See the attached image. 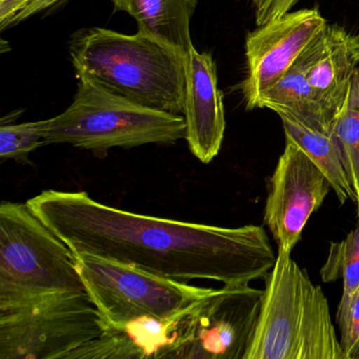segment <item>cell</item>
<instances>
[{"label":"cell","instance_id":"obj_1","mask_svg":"<svg viewBox=\"0 0 359 359\" xmlns=\"http://www.w3.org/2000/svg\"><path fill=\"white\" fill-rule=\"evenodd\" d=\"M74 255L129 264L187 283L224 285L264 278L276 262L264 226L192 224L104 205L85 191L46 190L27 201Z\"/></svg>","mask_w":359,"mask_h":359},{"label":"cell","instance_id":"obj_2","mask_svg":"<svg viewBox=\"0 0 359 359\" xmlns=\"http://www.w3.org/2000/svg\"><path fill=\"white\" fill-rule=\"evenodd\" d=\"M69 53L86 76L136 104L184 114V56L137 31L128 35L93 27L73 33Z\"/></svg>","mask_w":359,"mask_h":359},{"label":"cell","instance_id":"obj_3","mask_svg":"<svg viewBox=\"0 0 359 359\" xmlns=\"http://www.w3.org/2000/svg\"><path fill=\"white\" fill-rule=\"evenodd\" d=\"M245 359H346L329 302L291 253L277 250Z\"/></svg>","mask_w":359,"mask_h":359},{"label":"cell","instance_id":"obj_4","mask_svg":"<svg viewBox=\"0 0 359 359\" xmlns=\"http://www.w3.org/2000/svg\"><path fill=\"white\" fill-rule=\"evenodd\" d=\"M77 79L70 107L45 119L46 144H68L102 155L113 148L175 144L186 138L182 115L136 104L88 77Z\"/></svg>","mask_w":359,"mask_h":359},{"label":"cell","instance_id":"obj_5","mask_svg":"<svg viewBox=\"0 0 359 359\" xmlns=\"http://www.w3.org/2000/svg\"><path fill=\"white\" fill-rule=\"evenodd\" d=\"M86 291L72 250L26 203L0 205V310Z\"/></svg>","mask_w":359,"mask_h":359},{"label":"cell","instance_id":"obj_6","mask_svg":"<svg viewBox=\"0 0 359 359\" xmlns=\"http://www.w3.org/2000/svg\"><path fill=\"white\" fill-rule=\"evenodd\" d=\"M104 327L87 291L39 298L0 310V359H68Z\"/></svg>","mask_w":359,"mask_h":359},{"label":"cell","instance_id":"obj_7","mask_svg":"<svg viewBox=\"0 0 359 359\" xmlns=\"http://www.w3.org/2000/svg\"><path fill=\"white\" fill-rule=\"evenodd\" d=\"M75 262L86 291L106 325H121L147 316L168 318L209 291L88 254L75 255Z\"/></svg>","mask_w":359,"mask_h":359},{"label":"cell","instance_id":"obj_8","mask_svg":"<svg viewBox=\"0 0 359 359\" xmlns=\"http://www.w3.org/2000/svg\"><path fill=\"white\" fill-rule=\"evenodd\" d=\"M262 290L249 285L210 289L193 304L189 340L180 358L245 359L257 325Z\"/></svg>","mask_w":359,"mask_h":359},{"label":"cell","instance_id":"obj_9","mask_svg":"<svg viewBox=\"0 0 359 359\" xmlns=\"http://www.w3.org/2000/svg\"><path fill=\"white\" fill-rule=\"evenodd\" d=\"M332 187L315 161L290 140L270 180L264 222L279 250L292 253Z\"/></svg>","mask_w":359,"mask_h":359},{"label":"cell","instance_id":"obj_10","mask_svg":"<svg viewBox=\"0 0 359 359\" xmlns=\"http://www.w3.org/2000/svg\"><path fill=\"white\" fill-rule=\"evenodd\" d=\"M325 26L318 10L302 9L287 12L248 34V73L241 83L248 110L255 109L260 94L293 66Z\"/></svg>","mask_w":359,"mask_h":359},{"label":"cell","instance_id":"obj_11","mask_svg":"<svg viewBox=\"0 0 359 359\" xmlns=\"http://www.w3.org/2000/svg\"><path fill=\"white\" fill-rule=\"evenodd\" d=\"M193 304L168 318L147 316L121 325H106L100 337L68 359L178 358L189 340Z\"/></svg>","mask_w":359,"mask_h":359},{"label":"cell","instance_id":"obj_12","mask_svg":"<svg viewBox=\"0 0 359 359\" xmlns=\"http://www.w3.org/2000/svg\"><path fill=\"white\" fill-rule=\"evenodd\" d=\"M182 116L191 152L201 163H211L222 149L226 131L224 100L213 56L194 46L184 56Z\"/></svg>","mask_w":359,"mask_h":359},{"label":"cell","instance_id":"obj_13","mask_svg":"<svg viewBox=\"0 0 359 359\" xmlns=\"http://www.w3.org/2000/svg\"><path fill=\"white\" fill-rule=\"evenodd\" d=\"M297 60L319 104L335 119L359 70V34L327 24Z\"/></svg>","mask_w":359,"mask_h":359},{"label":"cell","instance_id":"obj_14","mask_svg":"<svg viewBox=\"0 0 359 359\" xmlns=\"http://www.w3.org/2000/svg\"><path fill=\"white\" fill-rule=\"evenodd\" d=\"M285 140L299 146L325 173L341 205L350 199L356 203L341 150L333 131L334 123L294 112H279Z\"/></svg>","mask_w":359,"mask_h":359},{"label":"cell","instance_id":"obj_15","mask_svg":"<svg viewBox=\"0 0 359 359\" xmlns=\"http://www.w3.org/2000/svg\"><path fill=\"white\" fill-rule=\"evenodd\" d=\"M116 11L129 14L138 31L186 55L193 43L190 22L198 0H112Z\"/></svg>","mask_w":359,"mask_h":359},{"label":"cell","instance_id":"obj_16","mask_svg":"<svg viewBox=\"0 0 359 359\" xmlns=\"http://www.w3.org/2000/svg\"><path fill=\"white\" fill-rule=\"evenodd\" d=\"M257 108L269 109L277 114L287 111L318 117L330 123L335 121L319 104L306 69L298 60L276 83L260 94L255 104Z\"/></svg>","mask_w":359,"mask_h":359},{"label":"cell","instance_id":"obj_17","mask_svg":"<svg viewBox=\"0 0 359 359\" xmlns=\"http://www.w3.org/2000/svg\"><path fill=\"white\" fill-rule=\"evenodd\" d=\"M321 280L329 283L341 278L342 295L338 304L336 319L350 308L359 292V216L354 230L346 238L330 243L327 260L320 270Z\"/></svg>","mask_w":359,"mask_h":359},{"label":"cell","instance_id":"obj_18","mask_svg":"<svg viewBox=\"0 0 359 359\" xmlns=\"http://www.w3.org/2000/svg\"><path fill=\"white\" fill-rule=\"evenodd\" d=\"M334 134L341 150L351 186L359 205V70L353 77L344 104L336 115Z\"/></svg>","mask_w":359,"mask_h":359},{"label":"cell","instance_id":"obj_19","mask_svg":"<svg viewBox=\"0 0 359 359\" xmlns=\"http://www.w3.org/2000/svg\"><path fill=\"white\" fill-rule=\"evenodd\" d=\"M45 121L30 123H1L0 126V159H13L16 163H28L29 154L39 147L43 140Z\"/></svg>","mask_w":359,"mask_h":359},{"label":"cell","instance_id":"obj_20","mask_svg":"<svg viewBox=\"0 0 359 359\" xmlns=\"http://www.w3.org/2000/svg\"><path fill=\"white\" fill-rule=\"evenodd\" d=\"M340 331V344L346 359H359V292L350 308L336 319Z\"/></svg>","mask_w":359,"mask_h":359},{"label":"cell","instance_id":"obj_21","mask_svg":"<svg viewBox=\"0 0 359 359\" xmlns=\"http://www.w3.org/2000/svg\"><path fill=\"white\" fill-rule=\"evenodd\" d=\"M299 0H266L256 9V25L262 26L269 20H275L291 11Z\"/></svg>","mask_w":359,"mask_h":359},{"label":"cell","instance_id":"obj_22","mask_svg":"<svg viewBox=\"0 0 359 359\" xmlns=\"http://www.w3.org/2000/svg\"><path fill=\"white\" fill-rule=\"evenodd\" d=\"M66 0H30L24 8L20 10L13 18L8 22L7 28L15 26V25L20 24L25 22L28 18H32L33 15L41 13V12L47 11V10L52 9L56 6L60 5Z\"/></svg>","mask_w":359,"mask_h":359},{"label":"cell","instance_id":"obj_23","mask_svg":"<svg viewBox=\"0 0 359 359\" xmlns=\"http://www.w3.org/2000/svg\"><path fill=\"white\" fill-rule=\"evenodd\" d=\"M30 0H0V29L6 30L8 22Z\"/></svg>","mask_w":359,"mask_h":359},{"label":"cell","instance_id":"obj_24","mask_svg":"<svg viewBox=\"0 0 359 359\" xmlns=\"http://www.w3.org/2000/svg\"><path fill=\"white\" fill-rule=\"evenodd\" d=\"M264 1H266V0H253L254 5L256 6V9H257V8H259L260 6H262V4L264 3Z\"/></svg>","mask_w":359,"mask_h":359},{"label":"cell","instance_id":"obj_25","mask_svg":"<svg viewBox=\"0 0 359 359\" xmlns=\"http://www.w3.org/2000/svg\"><path fill=\"white\" fill-rule=\"evenodd\" d=\"M357 207H358V216H359V205H357Z\"/></svg>","mask_w":359,"mask_h":359}]
</instances>
